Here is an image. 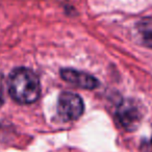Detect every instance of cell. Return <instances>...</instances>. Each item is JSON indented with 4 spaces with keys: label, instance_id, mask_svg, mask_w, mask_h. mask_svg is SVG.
<instances>
[{
    "label": "cell",
    "instance_id": "6",
    "mask_svg": "<svg viewBox=\"0 0 152 152\" xmlns=\"http://www.w3.org/2000/svg\"><path fill=\"white\" fill-rule=\"evenodd\" d=\"M141 150L142 152H152V135L150 137V139L144 140L142 142Z\"/></svg>",
    "mask_w": 152,
    "mask_h": 152
},
{
    "label": "cell",
    "instance_id": "5",
    "mask_svg": "<svg viewBox=\"0 0 152 152\" xmlns=\"http://www.w3.org/2000/svg\"><path fill=\"white\" fill-rule=\"evenodd\" d=\"M4 77L1 73H0V107L4 103Z\"/></svg>",
    "mask_w": 152,
    "mask_h": 152
},
{
    "label": "cell",
    "instance_id": "3",
    "mask_svg": "<svg viewBox=\"0 0 152 152\" xmlns=\"http://www.w3.org/2000/svg\"><path fill=\"white\" fill-rule=\"evenodd\" d=\"M117 120L121 127L127 131H134L139 128L143 119V112L137 101L124 100L120 103L116 113Z\"/></svg>",
    "mask_w": 152,
    "mask_h": 152
},
{
    "label": "cell",
    "instance_id": "4",
    "mask_svg": "<svg viewBox=\"0 0 152 152\" xmlns=\"http://www.w3.org/2000/svg\"><path fill=\"white\" fill-rule=\"evenodd\" d=\"M61 76L64 80L68 81L75 87L87 90H94L99 87V81L94 76L74 69L61 70Z\"/></svg>",
    "mask_w": 152,
    "mask_h": 152
},
{
    "label": "cell",
    "instance_id": "1",
    "mask_svg": "<svg viewBox=\"0 0 152 152\" xmlns=\"http://www.w3.org/2000/svg\"><path fill=\"white\" fill-rule=\"evenodd\" d=\"M9 93L16 102L20 104H30L39 99L41 85L39 77L32 70L27 68H17L9 77Z\"/></svg>",
    "mask_w": 152,
    "mask_h": 152
},
{
    "label": "cell",
    "instance_id": "2",
    "mask_svg": "<svg viewBox=\"0 0 152 152\" xmlns=\"http://www.w3.org/2000/svg\"><path fill=\"white\" fill-rule=\"evenodd\" d=\"M85 105L83 99L77 94L64 92L58 96L57 100V115L64 121H75L83 114Z\"/></svg>",
    "mask_w": 152,
    "mask_h": 152
}]
</instances>
